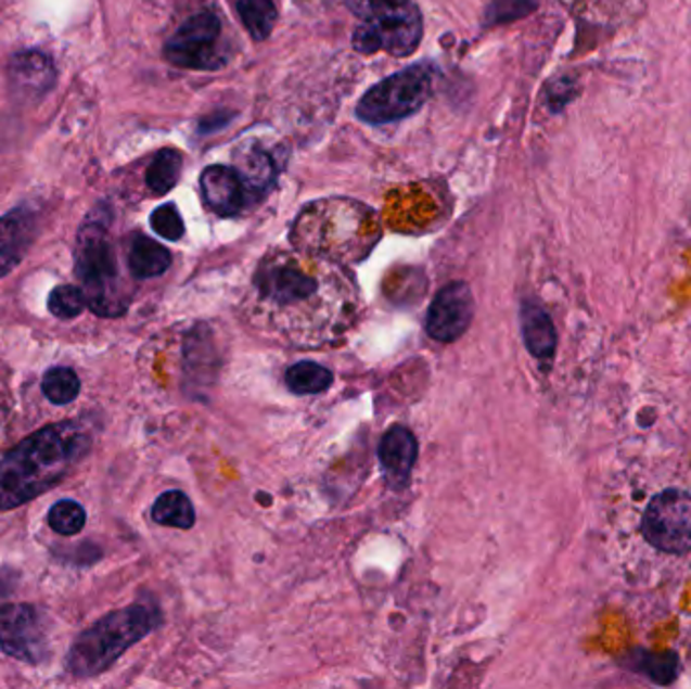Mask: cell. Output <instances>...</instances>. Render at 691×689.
<instances>
[{"label": "cell", "instance_id": "1", "mask_svg": "<svg viewBox=\"0 0 691 689\" xmlns=\"http://www.w3.org/2000/svg\"><path fill=\"white\" fill-rule=\"evenodd\" d=\"M251 322L295 346H324L344 336L356 318L346 281L290 255L265 259L253 278Z\"/></svg>", "mask_w": 691, "mask_h": 689}, {"label": "cell", "instance_id": "2", "mask_svg": "<svg viewBox=\"0 0 691 689\" xmlns=\"http://www.w3.org/2000/svg\"><path fill=\"white\" fill-rule=\"evenodd\" d=\"M79 421L43 426L0 459V510H13L55 487L89 454Z\"/></svg>", "mask_w": 691, "mask_h": 689}, {"label": "cell", "instance_id": "3", "mask_svg": "<svg viewBox=\"0 0 691 689\" xmlns=\"http://www.w3.org/2000/svg\"><path fill=\"white\" fill-rule=\"evenodd\" d=\"M161 613L144 602L103 616L75 639L67 667L77 677H93L110 669L116 661L158 627Z\"/></svg>", "mask_w": 691, "mask_h": 689}, {"label": "cell", "instance_id": "4", "mask_svg": "<svg viewBox=\"0 0 691 689\" xmlns=\"http://www.w3.org/2000/svg\"><path fill=\"white\" fill-rule=\"evenodd\" d=\"M75 276L88 299V308L100 318H119L128 311L126 294L118 273V261L100 219H89L77 233Z\"/></svg>", "mask_w": 691, "mask_h": 689}, {"label": "cell", "instance_id": "5", "mask_svg": "<svg viewBox=\"0 0 691 689\" xmlns=\"http://www.w3.org/2000/svg\"><path fill=\"white\" fill-rule=\"evenodd\" d=\"M354 15L362 18L353 37L358 53L409 58L423 39V16L414 0H367Z\"/></svg>", "mask_w": 691, "mask_h": 689}, {"label": "cell", "instance_id": "6", "mask_svg": "<svg viewBox=\"0 0 691 689\" xmlns=\"http://www.w3.org/2000/svg\"><path fill=\"white\" fill-rule=\"evenodd\" d=\"M433 67L417 63L368 89L356 105V116L370 126H383L417 114L433 93Z\"/></svg>", "mask_w": 691, "mask_h": 689}, {"label": "cell", "instance_id": "7", "mask_svg": "<svg viewBox=\"0 0 691 689\" xmlns=\"http://www.w3.org/2000/svg\"><path fill=\"white\" fill-rule=\"evenodd\" d=\"M643 534L665 554L691 552V496L683 489H665L651 499L643 515Z\"/></svg>", "mask_w": 691, "mask_h": 689}, {"label": "cell", "instance_id": "8", "mask_svg": "<svg viewBox=\"0 0 691 689\" xmlns=\"http://www.w3.org/2000/svg\"><path fill=\"white\" fill-rule=\"evenodd\" d=\"M221 18L203 11L178 27L164 44V58L182 69H219L225 58L219 49Z\"/></svg>", "mask_w": 691, "mask_h": 689}, {"label": "cell", "instance_id": "9", "mask_svg": "<svg viewBox=\"0 0 691 689\" xmlns=\"http://www.w3.org/2000/svg\"><path fill=\"white\" fill-rule=\"evenodd\" d=\"M0 649L25 663H39L47 655L43 615L33 604H7L0 609Z\"/></svg>", "mask_w": 691, "mask_h": 689}, {"label": "cell", "instance_id": "10", "mask_svg": "<svg viewBox=\"0 0 691 689\" xmlns=\"http://www.w3.org/2000/svg\"><path fill=\"white\" fill-rule=\"evenodd\" d=\"M475 302L470 285L453 281L435 295L427 314L428 336L437 342H456L470 328Z\"/></svg>", "mask_w": 691, "mask_h": 689}, {"label": "cell", "instance_id": "11", "mask_svg": "<svg viewBox=\"0 0 691 689\" xmlns=\"http://www.w3.org/2000/svg\"><path fill=\"white\" fill-rule=\"evenodd\" d=\"M57 69L51 55L37 49L18 51L9 63V84L18 100H39L55 86Z\"/></svg>", "mask_w": 691, "mask_h": 689}, {"label": "cell", "instance_id": "12", "mask_svg": "<svg viewBox=\"0 0 691 689\" xmlns=\"http://www.w3.org/2000/svg\"><path fill=\"white\" fill-rule=\"evenodd\" d=\"M201 192L206 206L222 217L241 213L247 205V189L231 166H208L201 175Z\"/></svg>", "mask_w": 691, "mask_h": 689}, {"label": "cell", "instance_id": "13", "mask_svg": "<svg viewBox=\"0 0 691 689\" xmlns=\"http://www.w3.org/2000/svg\"><path fill=\"white\" fill-rule=\"evenodd\" d=\"M417 457H419V443L407 426H391L384 433L381 447H379V459L388 484L395 489H402L409 485Z\"/></svg>", "mask_w": 691, "mask_h": 689}, {"label": "cell", "instance_id": "14", "mask_svg": "<svg viewBox=\"0 0 691 689\" xmlns=\"http://www.w3.org/2000/svg\"><path fill=\"white\" fill-rule=\"evenodd\" d=\"M35 233L37 220L29 208H16L0 217V279L23 261Z\"/></svg>", "mask_w": 691, "mask_h": 689}, {"label": "cell", "instance_id": "15", "mask_svg": "<svg viewBox=\"0 0 691 689\" xmlns=\"http://www.w3.org/2000/svg\"><path fill=\"white\" fill-rule=\"evenodd\" d=\"M172 264V255L161 243L146 235H136L130 243L128 265L136 279L158 278Z\"/></svg>", "mask_w": 691, "mask_h": 689}, {"label": "cell", "instance_id": "16", "mask_svg": "<svg viewBox=\"0 0 691 689\" xmlns=\"http://www.w3.org/2000/svg\"><path fill=\"white\" fill-rule=\"evenodd\" d=\"M522 332H524V342L528 346L529 353L536 358L546 360L554 353L556 346V332L552 320L548 318L545 309L534 306V304H524L522 306Z\"/></svg>", "mask_w": 691, "mask_h": 689}, {"label": "cell", "instance_id": "17", "mask_svg": "<svg viewBox=\"0 0 691 689\" xmlns=\"http://www.w3.org/2000/svg\"><path fill=\"white\" fill-rule=\"evenodd\" d=\"M236 173L247 192L264 194L276 178V162L261 148H243L236 154Z\"/></svg>", "mask_w": 691, "mask_h": 689}, {"label": "cell", "instance_id": "18", "mask_svg": "<svg viewBox=\"0 0 691 689\" xmlns=\"http://www.w3.org/2000/svg\"><path fill=\"white\" fill-rule=\"evenodd\" d=\"M152 520L161 526L170 528L189 529L196 522V513L192 508V501L187 494L172 489L166 492L152 506Z\"/></svg>", "mask_w": 691, "mask_h": 689}, {"label": "cell", "instance_id": "19", "mask_svg": "<svg viewBox=\"0 0 691 689\" xmlns=\"http://www.w3.org/2000/svg\"><path fill=\"white\" fill-rule=\"evenodd\" d=\"M236 13L253 41H265L278 23V7L273 0H239Z\"/></svg>", "mask_w": 691, "mask_h": 689}, {"label": "cell", "instance_id": "20", "mask_svg": "<svg viewBox=\"0 0 691 689\" xmlns=\"http://www.w3.org/2000/svg\"><path fill=\"white\" fill-rule=\"evenodd\" d=\"M180 170H182V154L172 148H164L148 166V189L156 194L172 191L180 178Z\"/></svg>", "mask_w": 691, "mask_h": 689}, {"label": "cell", "instance_id": "21", "mask_svg": "<svg viewBox=\"0 0 691 689\" xmlns=\"http://www.w3.org/2000/svg\"><path fill=\"white\" fill-rule=\"evenodd\" d=\"M334 381L332 372L316 362H297L285 372V384L295 395H320Z\"/></svg>", "mask_w": 691, "mask_h": 689}, {"label": "cell", "instance_id": "22", "mask_svg": "<svg viewBox=\"0 0 691 689\" xmlns=\"http://www.w3.org/2000/svg\"><path fill=\"white\" fill-rule=\"evenodd\" d=\"M81 391V382L72 368L55 367L47 370L43 377V395L53 405L74 403Z\"/></svg>", "mask_w": 691, "mask_h": 689}, {"label": "cell", "instance_id": "23", "mask_svg": "<svg viewBox=\"0 0 691 689\" xmlns=\"http://www.w3.org/2000/svg\"><path fill=\"white\" fill-rule=\"evenodd\" d=\"M49 526L61 536H74L86 526V510L74 499H61L49 510Z\"/></svg>", "mask_w": 691, "mask_h": 689}, {"label": "cell", "instance_id": "24", "mask_svg": "<svg viewBox=\"0 0 691 689\" xmlns=\"http://www.w3.org/2000/svg\"><path fill=\"white\" fill-rule=\"evenodd\" d=\"M49 311L61 320H74L88 308V299L81 288L77 285H57L49 295Z\"/></svg>", "mask_w": 691, "mask_h": 689}, {"label": "cell", "instance_id": "25", "mask_svg": "<svg viewBox=\"0 0 691 689\" xmlns=\"http://www.w3.org/2000/svg\"><path fill=\"white\" fill-rule=\"evenodd\" d=\"M631 0H566V4L580 15L589 16L592 21L611 23L618 15L625 13Z\"/></svg>", "mask_w": 691, "mask_h": 689}, {"label": "cell", "instance_id": "26", "mask_svg": "<svg viewBox=\"0 0 691 689\" xmlns=\"http://www.w3.org/2000/svg\"><path fill=\"white\" fill-rule=\"evenodd\" d=\"M538 0H491L487 4V25H500L526 16L536 9Z\"/></svg>", "mask_w": 691, "mask_h": 689}, {"label": "cell", "instance_id": "27", "mask_svg": "<svg viewBox=\"0 0 691 689\" xmlns=\"http://www.w3.org/2000/svg\"><path fill=\"white\" fill-rule=\"evenodd\" d=\"M150 225L154 229V233L166 239V241H178L184 235V222L182 217L178 213V208L175 205L158 206L152 217H150Z\"/></svg>", "mask_w": 691, "mask_h": 689}, {"label": "cell", "instance_id": "28", "mask_svg": "<svg viewBox=\"0 0 691 689\" xmlns=\"http://www.w3.org/2000/svg\"><path fill=\"white\" fill-rule=\"evenodd\" d=\"M231 112H219V114H210V116H206L205 119H201V124H199V130L203 133H213L217 132V130H221L225 128L229 122H231Z\"/></svg>", "mask_w": 691, "mask_h": 689}]
</instances>
